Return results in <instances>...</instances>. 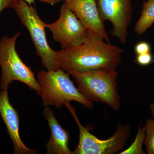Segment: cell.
Instances as JSON below:
<instances>
[{
    "mask_svg": "<svg viewBox=\"0 0 154 154\" xmlns=\"http://www.w3.org/2000/svg\"><path fill=\"white\" fill-rule=\"evenodd\" d=\"M90 32L86 41L75 47L57 51L60 68L65 71L116 69L123 50Z\"/></svg>",
    "mask_w": 154,
    "mask_h": 154,
    "instance_id": "1",
    "label": "cell"
},
{
    "mask_svg": "<svg viewBox=\"0 0 154 154\" xmlns=\"http://www.w3.org/2000/svg\"><path fill=\"white\" fill-rule=\"evenodd\" d=\"M76 83L77 88L86 99L106 104L114 111L121 107L118 91V72L116 69H100L88 71L66 72Z\"/></svg>",
    "mask_w": 154,
    "mask_h": 154,
    "instance_id": "2",
    "label": "cell"
},
{
    "mask_svg": "<svg viewBox=\"0 0 154 154\" xmlns=\"http://www.w3.org/2000/svg\"><path fill=\"white\" fill-rule=\"evenodd\" d=\"M37 79L45 107L54 106L60 109L66 102L76 101L88 109L94 107L93 102L86 99L75 86L67 72L61 69L56 71L40 70Z\"/></svg>",
    "mask_w": 154,
    "mask_h": 154,
    "instance_id": "3",
    "label": "cell"
},
{
    "mask_svg": "<svg viewBox=\"0 0 154 154\" xmlns=\"http://www.w3.org/2000/svg\"><path fill=\"white\" fill-rule=\"evenodd\" d=\"M20 35L21 33L17 32L12 37L4 36L0 39V88L8 89L13 82L19 81L39 96L40 88L38 80L31 68L23 62L16 50L17 40Z\"/></svg>",
    "mask_w": 154,
    "mask_h": 154,
    "instance_id": "4",
    "label": "cell"
},
{
    "mask_svg": "<svg viewBox=\"0 0 154 154\" xmlns=\"http://www.w3.org/2000/svg\"><path fill=\"white\" fill-rule=\"evenodd\" d=\"M64 105L71 113L79 131V144L72 154H113L124 149L130 135L129 125L118 123L115 133L111 137L101 140L83 126L70 102H66Z\"/></svg>",
    "mask_w": 154,
    "mask_h": 154,
    "instance_id": "5",
    "label": "cell"
},
{
    "mask_svg": "<svg viewBox=\"0 0 154 154\" xmlns=\"http://www.w3.org/2000/svg\"><path fill=\"white\" fill-rule=\"evenodd\" d=\"M14 9L29 31L42 66L48 71L59 69L57 53L48 44L45 30V23L40 19L36 9L24 0H18Z\"/></svg>",
    "mask_w": 154,
    "mask_h": 154,
    "instance_id": "6",
    "label": "cell"
},
{
    "mask_svg": "<svg viewBox=\"0 0 154 154\" xmlns=\"http://www.w3.org/2000/svg\"><path fill=\"white\" fill-rule=\"evenodd\" d=\"M52 32L53 37L62 49L75 47L86 41L90 31L72 11L65 4L61 8L58 19L53 23L45 24Z\"/></svg>",
    "mask_w": 154,
    "mask_h": 154,
    "instance_id": "7",
    "label": "cell"
},
{
    "mask_svg": "<svg viewBox=\"0 0 154 154\" xmlns=\"http://www.w3.org/2000/svg\"><path fill=\"white\" fill-rule=\"evenodd\" d=\"M97 7L102 22L112 24V36L125 44L133 14L131 0H97Z\"/></svg>",
    "mask_w": 154,
    "mask_h": 154,
    "instance_id": "8",
    "label": "cell"
},
{
    "mask_svg": "<svg viewBox=\"0 0 154 154\" xmlns=\"http://www.w3.org/2000/svg\"><path fill=\"white\" fill-rule=\"evenodd\" d=\"M65 5L72 11L91 33L107 41L110 39L104 22L99 16L97 0H63Z\"/></svg>",
    "mask_w": 154,
    "mask_h": 154,
    "instance_id": "9",
    "label": "cell"
},
{
    "mask_svg": "<svg viewBox=\"0 0 154 154\" xmlns=\"http://www.w3.org/2000/svg\"><path fill=\"white\" fill-rule=\"evenodd\" d=\"M0 115L14 146V154H36L38 151L28 147L19 134V113L9 100L8 89L0 91Z\"/></svg>",
    "mask_w": 154,
    "mask_h": 154,
    "instance_id": "10",
    "label": "cell"
},
{
    "mask_svg": "<svg viewBox=\"0 0 154 154\" xmlns=\"http://www.w3.org/2000/svg\"><path fill=\"white\" fill-rule=\"evenodd\" d=\"M50 129L51 136L46 143L47 154H72L69 147L70 135L59 123L53 110L49 106L45 107L43 112Z\"/></svg>",
    "mask_w": 154,
    "mask_h": 154,
    "instance_id": "11",
    "label": "cell"
},
{
    "mask_svg": "<svg viewBox=\"0 0 154 154\" xmlns=\"http://www.w3.org/2000/svg\"><path fill=\"white\" fill-rule=\"evenodd\" d=\"M140 17L136 23L135 33L138 35L143 34L154 23V0L143 2Z\"/></svg>",
    "mask_w": 154,
    "mask_h": 154,
    "instance_id": "12",
    "label": "cell"
},
{
    "mask_svg": "<svg viewBox=\"0 0 154 154\" xmlns=\"http://www.w3.org/2000/svg\"><path fill=\"white\" fill-rule=\"evenodd\" d=\"M146 137V131L145 125L141 126L140 125L138 129L137 134L134 141L128 148L120 152V154H145V152L143 149Z\"/></svg>",
    "mask_w": 154,
    "mask_h": 154,
    "instance_id": "13",
    "label": "cell"
},
{
    "mask_svg": "<svg viewBox=\"0 0 154 154\" xmlns=\"http://www.w3.org/2000/svg\"><path fill=\"white\" fill-rule=\"evenodd\" d=\"M144 125L146 137L144 144L145 146L146 152L148 154H154V118L146 119Z\"/></svg>",
    "mask_w": 154,
    "mask_h": 154,
    "instance_id": "14",
    "label": "cell"
},
{
    "mask_svg": "<svg viewBox=\"0 0 154 154\" xmlns=\"http://www.w3.org/2000/svg\"><path fill=\"white\" fill-rule=\"evenodd\" d=\"M152 61L153 57L150 52L137 54L136 57V61L137 63L142 66H146L150 64Z\"/></svg>",
    "mask_w": 154,
    "mask_h": 154,
    "instance_id": "15",
    "label": "cell"
},
{
    "mask_svg": "<svg viewBox=\"0 0 154 154\" xmlns=\"http://www.w3.org/2000/svg\"><path fill=\"white\" fill-rule=\"evenodd\" d=\"M150 45L147 42H139L134 47L135 52L137 55L150 52Z\"/></svg>",
    "mask_w": 154,
    "mask_h": 154,
    "instance_id": "16",
    "label": "cell"
},
{
    "mask_svg": "<svg viewBox=\"0 0 154 154\" xmlns=\"http://www.w3.org/2000/svg\"><path fill=\"white\" fill-rule=\"evenodd\" d=\"M18 0H0V16L5 9H14Z\"/></svg>",
    "mask_w": 154,
    "mask_h": 154,
    "instance_id": "17",
    "label": "cell"
},
{
    "mask_svg": "<svg viewBox=\"0 0 154 154\" xmlns=\"http://www.w3.org/2000/svg\"><path fill=\"white\" fill-rule=\"evenodd\" d=\"M42 2L46 3L53 6L56 4L59 3L60 2L63 1V0H39Z\"/></svg>",
    "mask_w": 154,
    "mask_h": 154,
    "instance_id": "18",
    "label": "cell"
},
{
    "mask_svg": "<svg viewBox=\"0 0 154 154\" xmlns=\"http://www.w3.org/2000/svg\"><path fill=\"white\" fill-rule=\"evenodd\" d=\"M149 107L152 116L153 118H154V102L151 103Z\"/></svg>",
    "mask_w": 154,
    "mask_h": 154,
    "instance_id": "19",
    "label": "cell"
},
{
    "mask_svg": "<svg viewBox=\"0 0 154 154\" xmlns=\"http://www.w3.org/2000/svg\"><path fill=\"white\" fill-rule=\"evenodd\" d=\"M28 5L32 6V4H35V0H24Z\"/></svg>",
    "mask_w": 154,
    "mask_h": 154,
    "instance_id": "20",
    "label": "cell"
}]
</instances>
